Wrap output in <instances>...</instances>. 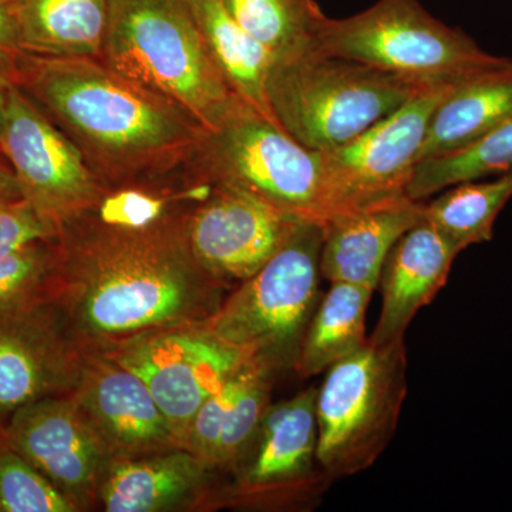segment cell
Segmentation results:
<instances>
[{
	"mask_svg": "<svg viewBox=\"0 0 512 512\" xmlns=\"http://www.w3.org/2000/svg\"><path fill=\"white\" fill-rule=\"evenodd\" d=\"M512 170V120L454 153L421 160L414 167L407 197L426 201L453 185Z\"/></svg>",
	"mask_w": 512,
	"mask_h": 512,
	"instance_id": "obj_26",
	"label": "cell"
},
{
	"mask_svg": "<svg viewBox=\"0 0 512 512\" xmlns=\"http://www.w3.org/2000/svg\"><path fill=\"white\" fill-rule=\"evenodd\" d=\"M59 237V227L20 200L0 207V256L40 241Z\"/></svg>",
	"mask_w": 512,
	"mask_h": 512,
	"instance_id": "obj_32",
	"label": "cell"
},
{
	"mask_svg": "<svg viewBox=\"0 0 512 512\" xmlns=\"http://www.w3.org/2000/svg\"><path fill=\"white\" fill-rule=\"evenodd\" d=\"M101 62L201 128L237 99L185 0H111Z\"/></svg>",
	"mask_w": 512,
	"mask_h": 512,
	"instance_id": "obj_3",
	"label": "cell"
},
{
	"mask_svg": "<svg viewBox=\"0 0 512 512\" xmlns=\"http://www.w3.org/2000/svg\"><path fill=\"white\" fill-rule=\"evenodd\" d=\"M0 151L23 200L56 227L94 210L109 191L66 134L12 82Z\"/></svg>",
	"mask_w": 512,
	"mask_h": 512,
	"instance_id": "obj_11",
	"label": "cell"
},
{
	"mask_svg": "<svg viewBox=\"0 0 512 512\" xmlns=\"http://www.w3.org/2000/svg\"><path fill=\"white\" fill-rule=\"evenodd\" d=\"M239 25L272 55L286 59L313 50L328 16L316 0H221Z\"/></svg>",
	"mask_w": 512,
	"mask_h": 512,
	"instance_id": "obj_25",
	"label": "cell"
},
{
	"mask_svg": "<svg viewBox=\"0 0 512 512\" xmlns=\"http://www.w3.org/2000/svg\"><path fill=\"white\" fill-rule=\"evenodd\" d=\"M423 204L400 197L333 218L323 227L322 278L330 284L346 282L376 291L394 244L423 221Z\"/></svg>",
	"mask_w": 512,
	"mask_h": 512,
	"instance_id": "obj_19",
	"label": "cell"
},
{
	"mask_svg": "<svg viewBox=\"0 0 512 512\" xmlns=\"http://www.w3.org/2000/svg\"><path fill=\"white\" fill-rule=\"evenodd\" d=\"M0 512H77L36 467L0 436Z\"/></svg>",
	"mask_w": 512,
	"mask_h": 512,
	"instance_id": "obj_28",
	"label": "cell"
},
{
	"mask_svg": "<svg viewBox=\"0 0 512 512\" xmlns=\"http://www.w3.org/2000/svg\"><path fill=\"white\" fill-rule=\"evenodd\" d=\"M101 352L143 380L183 448L202 403L249 360L205 323L146 333Z\"/></svg>",
	"mask_w": 512,
	"mask_h": 512,
	"instance_id": "obj_12",
	"label": "cell"
},
{
	"mask_svg": "<svg viewBox=\"0 0 512 512\" xmlns=\"http://www.w3.org/2000/svg\"><path fill=\"white\" fill-rule=\"evenodd\" d=\"M57 264V239L0 256V308L53 293Z\"/></svg>",
	"mask_w": 512,
	"mask_h": 512,
	"instance_id": "obj_29",
	"label": "cell"
},
{
	"mask_svg": "<svg viewBox=\"0 0 512 512\" xmlns=\"http://www.w3.org/2000/svg\"><path fill=\"white\" fill-rule=\"evenodd\" d=\"M214 60L232 92L251 104L269 120H275L269 106L268 84L271 53L229 15L221 0H185Z\"/></svg>",
	"mask_w": 512,
	"mask_h": 512,
	"instance_id": "obj_22",
	"label": "cell"
},
{
	"mask_svg": "<svg viewBox=\"0 0 512 512\" xmlns=\"http://www.w3.org/2000/svg\"><path fill=\"white\" fill-rule=\"evenodd\" d=\"M72 396L110 460L181 447L143 380L106 353L87 350Z\"/></svg>",
	"mask_w": 512,
	"mask_h": 512,
	"instance_id": "obj_16",
	"label": "cell"
},
{
	"mask_svg": "<svg viewBox=\"0 0 512 512\" xmlns=\"http://www.w3.org/2000/svg\"><path fill=\"white\" fill-rule=\"evenodd\" d=\"M86 352L53 293L0 308V436L22 407L72 394Z\"/></svg>",
	"mask_w": 512,
	"mask_h": 512,
	"instance_id": "obj_13",
	"label": "cell"
},
{
	"mask_svg": "<svg viewBox=\"0 0 512 512\" xmlns=\"http://www.w3.org/2000/svg\"><path fill=\"white\" fill-rule=\"evenodd\" d=\"M313 52L369 64L423 86H450L500 69L460 29L434 18L419 0H379L346 19H326Z\"/></svg>",
	"mask_w": 512,
	"mask_h": 512,
	"instance_id": "obj_7",
	"label": "cell"
},
{
	"mask_svg": "<svg viewBox=\"0 0 512 512\" xmlns=\"http://www.w3.org/2000/svg\"><path fill=\"white\" fill-rule=\"evenodd\" d=\"M12 83L77 147L107 190L174 184L202 128L99 59L23 53Z\"/></svg>",
	"mask_w": 512,
	"mask_h": 512,
	"instance_id": "obj_2",
	"label": "cell"
},
{
	"mask_svg": "<svg viewBox=\"0 0 512 512\" xmlns=\"http://www.w3.org/2000/svg\"><path fill=\"white\" fill-rule=\"evenodd\" d=\"M512 120V59L454 87L431 117L417 163L454 153Z\"/></svg>",
	"mask_w": 512,
	"mask_h": 512,
	"instance_id": "obj_21",
	"label": "cell"
},
{
	"mask_svg": "<svg viewBox=\"0 0 512 512\" xmlns=\"http://www.w3.org/2000/svg\"><path fill=\"white\" fill-rule=\"evenodd\" d=\"M316 387L271 404L231 480L210 507L312 511L332 481L318 460Z\"/></svg>",
	"mask_w": 512,
	"mask_h": 512,
	"instance_id": "obj_9",
	"label": "cell"
},
{
	"mask_svg": "<svg viewBox=\"0 0 512 512\" xmlns=\"http://www.w3.org/2000/svg\"><path fill=\"white\" fill-rule=\"evenodd\" d=\"M373 289L333 282L313 312L303 336L295 370L302 377L322 375L353 353L365 348L366 316Z\"/></svg>",
	"mask_w": 512,
	"mask_h": 512,
	"instance_id": "obj_23",
	"label": "cell"
},
{
	"mask_svg": "<svg viewBox=\"0 0 512 512\" xmlns=\"http://www.w3.org/2000/svg\"><path fill=\"white\" fill-rule=\"evenodd\" d=\"M453 89L423 90L349 143L318 151L328 222L377 202L407 197L431 117Z\"/></svg>",
	"mask_w": 512,
	"mask_h": 512,
	"instance_id": "obj_10",
	"label": "cell"
},
{
	"mask_svg": "<svg viewBox=\"0 0 512 512\" xmlns=\"http://www.w3.org/2000/svg\"><path fill=\"white\" fill-rule=\"evenodd\" d=\"M430 87L436 86L309 50L274 60L266 92L275 120L289 136L308 150L328 151Z\"/></svg>",
	"mask_w": 512,
	"mask_h": 512,
	"instance_id": "obj_4",
	"label": "cell"
},
{
	"mask_svg": "<svg viewBox=\"0 0 512 512\" xmlns=\"http://www.w3.org/2000/svg\"><path fill=\"white\" fill-rule=\"evenodd\" d=\"M512 198V170L485 183L467 181L424 201L423 218L460 251L493 239L494 224Z\"/></svg>",
	"mask_w": 512,
	"mask_h": 512,
	"instance_id": "obj_24",
	"label": "cell"
},
{
	"mask_svg": "<svg viewBox=\"0 0 512 512\" xmlns=\"http://www.w3.org/2000/svg\"><path fill=\"white\" fill-rule=\"evenodd\" d=\"M460 249L426 220L394 244L384 261L377 288L382 309L369 342L375 346L404 340L407 329L446 286Z\"/></svg>",
	"mask_w": 512,
	"mask_h": 512,
	"instance_id": "obj_17",
	"label": "cell"
},
{
	"mask_svg": "<svg viewBox=\"0 0 512 512\" xmlns=\"http://www.w3.org/2000/svg\"><path fill=\"white\" fill-rule=\"evenodd\" d=\"M9 446L36 467L77 512L97 507L110 458L72 394L22 407L2 433Z\"/></svg>",
	"mask_w": 512,
	"mask_h": 512,
	"instance_id": "obj_15",
	"label": "cell"
},
{
	"mask_svg": "<svg viewBox=\"0 0 512 512\" xmlns=\"http://www.w3.org/2000/svg\"><path fill=\"white\" fill-rule=\"evenodd\" d=\"M210 185L207 198L188 211V239L198 262L235 288L256 274L306 221L241 188Z\"/></svg>",
	"mask_w": 512,
	"mask_h": 512,
	"instance_id": "obj_14",
	"label": "cell"
},
{
	"mask_svg": "<svg viewBox=\"0 0 512 512\" xmlns=\"http://www.w3.org/2000/svg\"><path fill=\"white\" fill-rule=\"evenodd\" d=\"M274 375V372L258 363L252 367L247 383L221 431L214 456H212V473L229 476L244 456L255 434L258 433L266 412L271 407Z\"/></svg>",
	"mask_w": 512,
	"mask_h": 512,
	"instance_id": "obj_27",
	"label": "cell"
},
{
	"mask_svg": "<svg viewBox=\"0 0 512 512\" xmlns=\"http://www.w3.org/2000/svg\"><path fill=\"white\" fill-rule=\"evenodd\" d=\"M210 468L185 450L161 451L110 460L97 493V507L107 512H163L188 505L208 507Z\"/></svg>",
	"mask_w": 512,
	"mask_h": 512,
	"instance_id": "obj_18",
	"label": "cell"
},
{
	"mask_svg": "<svg viewBox=\"0 0 512 512\" xmlns=\"http://www.w3.org/2000/svg\"><path fill=\"white\" fill-rule=\"evenodd\" d=\"M183 181L231 185L299 220L328 224L318 151L239 97L217 123L202 128Z\"/></svg>",
	"mask_w": 512,
	"mask_h": 512,
	"instance_id": "obj_5",
	"label": "cell"
},
{
	"mask_svg": "<svg viewBox=\"0 0 512 512\" xmlns=\"http://www.w3.org/2000/svg\"><path fill=\"white\" fill-rule=\"evenodd\" d=\"M22 56L23 50L20 49L15 19L9 6L0 0V73L9 82L15 77Z\"/></svg>",
	"mask_w": 512,
	"mask_h": 512,
	"instance_id": "obj_33",
	"label": "cell"
},
{
	"mask_svg": "<svg viewBox=\"0 0 512 512\" xmlns=\"http://www.w3.org/2000/svg\"><path fill=\"white\" fill-rule=\"evenodd\" d=\"M9 80L0 73V138L5 130L6 111H8Z\"/></svg>",
	"mask_w": 512,
	"mask_h": 512,
	"instance_id": "obj_35",
	"label": "cell"
},
{
	"mask_svg": "<svg viewBox=\"0 0 512 512\" xmlns=\"http://www.w3.org/2000/svg\"><path fill=\"white\" fill-rule=\"evenodd\" d=\"M407 389L404 340L367 342L326 370L315 413L318 460L332 483L375 466L399 426Z\"/></svg>",
	"mask_w": 512,
	"mask_h": 512,
	"instance_id": "obj_8",
	"label": "cell"
},
{
	"mask_svg": "<svg viewBox=\"0 0 512 512\" xmlns=\"http://www.w3.org/2000/svg\"><path fill=\"white\" fill-rule=\"evenodd\" d=\"M3 2L6 3V5L9 6V9L12 8V6L18 5L19 2H22V0H3Z\"/></svg>",
	"mask_w": 512,
	"mask_h": 512,
	"instance_id": "obj_36",
	"label": "cell"
},
{
	"mask_svg": "<svg viewBox=\"0 0 512 512\" xmlns=\"http://www.w3.org/2000/svg\"><path fill=\"white\" fill-rule=\"evenodd\" d=\"M325 229L302 222L256 274L235 286L207 328L225 345L271 372L292 369L322 298L320 251Z\"/></svg>",
	"mask_w": 512,
	"mask_h": 512,
	"instance_id": "obj_6",
	"label": "cell"
},
{
	"mask_svg": "<svg viewBox=\"0 0 512 512\" xmlns=\"http://www.w3.org/2000/svg\"><path fill=\"white\" fill-rule=\"evenodd\" d=\"M178 204L141 228L114 227L92 211L59 228L53 298L86 350H107L157 330L204 325L232 286L195 258L188 211Z\"/></svg>",
	"mask_w": 512,
	"mask_h": 512,
	"instance_id": "obj_1",
	"label": "cell"
},
{
	"mask_svg": "<svg viewBox=\"0 0 512 512\" xmlns=\"http://www.w3.org/2000/svg\"><path fill=\"white\" fill-rule=\"evenodd\" d=\"M256 362L248 360L239 367L227 382L222 384L217 392L212 393L198 412L195 413L190 427H188L187 437H185L184 448L200 458L202 463L211 470L212 456H214L215 447L220 439L221 431L224 429L232 407L237 402L239 394L247 383L249 373ZM212 471V470H211Z\"/></svg>",
	"mask_w": 512,
	"mask_h": 512,
	"instance_id": "obj_31",
	"label": "cell"
},
{
	"mask_svg": "<svg viewBox=\"0 0 512 512\" xmlns=\"http://www.w3.org/2000/svg\"><path fill=\"white\" fill-rule=\"evenodd\" d=\"M110 8L111 0H22L10 12L23 53L100 59Z\"/></svg>",
	"mask_w": 512,
	"mask_h": 512,
	"instance_id": "obj_20",
	"label": "cell"
},
{
	"mask_svg": "<svg viewBox=\"0 0 512 512\" xmlns=\"http://www.w3.org/2000/svg\"><path fill=\"white\" fill-rule=\"evenodd\" d=\"M178 204H187L180 187L130 185L107 191L92 212L107 225L141 228L161 220Z\"/></svg>",
	"mask_w": 512,
	"mask_h": 512,
	"instance_id": "obj_30",
	"label": "cell"
},
{
	"mask_svg": "<svg viewBox=\"0 0 512 512\" xmlns=\"http://www.w3.org/2000/svg\"><path fill=\"white\" fill-rule=\"evenodd\" d=\"M23 200L22 191L9 161L0 151V207Z\"/></svg>",
	"mask_w": 512,
	"mask_h": 512,
	"instance_id": "obj_34",
	"label": "cell"
}]
</instances>
